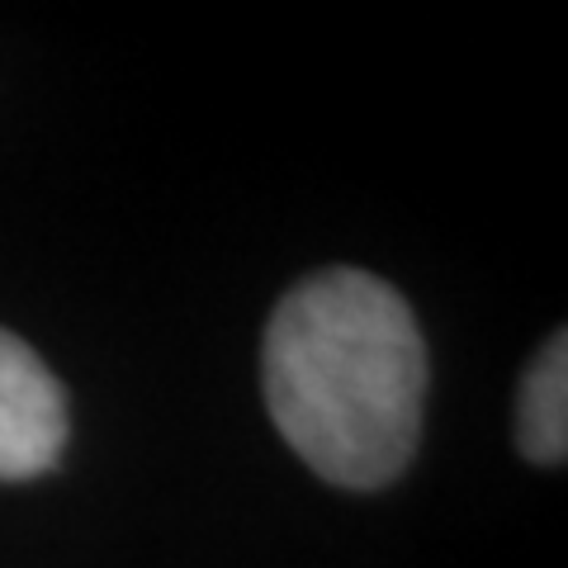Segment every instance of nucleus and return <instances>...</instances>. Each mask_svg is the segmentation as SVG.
I'll return each mask as SVG.
<instances>
[{
	"mask_svg": "<svg viewBox=\"0 0 568 568\" xmlns=\"http://www.w3.org/2000/svg\"><path fill=\"white\" fill-rule=\"evenodd\" d=\"M265 407L336 488H384L413 465L426 342L407 298L369 271H317L275 304L261 351Z\"/></svg>",
	"mask_w": 568,
	"mask_h": 568,
	"instance_id": "nucleus-1",
	"label": "nucleus"
},
{
	"mask_svg": "<svg viewBox=\"0 0 568 568\" xmlns=\"http://www.w3.org/2000/svg\"><path fill=\"white\" fill-rule=\"evenodd\" d=\"M67 450V394L24 336L0 327V484L39 478Z\"/></svg>",
	"mask_w": 568,
	"mask_h": 568,
	"instance_id": "nucleus-2",
	"label": "nucleus"
},
{
	"mask_svg": "<svg viewBox=\"0 0 568 568\" xmlns=\"http://www.w3.org/2000/svg\"><path fill=\"white\" fill-rule=\"evenodd\" d=\"M517 446L536 465H564L568 455V336L564 332L549 336L521 379Z\"/></svg>",
	"mask_w": 568,
	"mask_h": 568,
	"instance_id": "nucleus-3",
	"label": "nucleus"
}]
</instances>
